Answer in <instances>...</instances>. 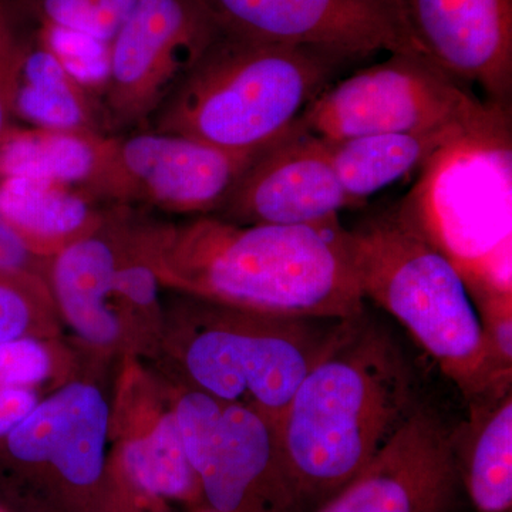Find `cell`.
<instances>
[{
    "instance_id": "1",
    "label": "cell",
    "mask_w": 512,
    "mask_h": 512,
    "mask_svg": "<svg viewBox=\"0 0 512 512\" xmlns=\"http://www.w3.org/2000/svg\"><path fill=\"white\" fill-rule=\"evenodd\" d=\"M137 239L160 282L197 298L308 318L345 320L365 312L339 218L242 225L202 215L180 227L144 229Z\"/></svg>"
},
{
    "instance_id": "2",
    "label": "cell",
    "mask_w": 512,
    "mask_h": 512,
    "mask_svg": "<svg viewBox=\"0 0 512 512\" xmlns=\"http://www.w3.org/2000/svg\"><path fill=\"white\" fill-rule=\"evenodd\" d=\"M417 406L412 367L392 333L366 312L350 319L279 420L306 510L350 483Z\"/></svg>"
},
{
    "instance_id": "3",
    "label": "cell",
    "mask_w": 512,
    "mask_h": 512,
    "mask_svg": "<svg viewBox=\"0 0 512 512\" xmlns=\"http://www.w3.org/2000/svg\"><path fill=\"white\" fill-rule=\"evenodd\" d=\"M363 298L399 320L467 399L510 386L495 365L466 282L433 232L406 212L343 228Z\"/></svg>"
},
{
    "instance_id": "4",
    "label": "cell",
    "mask_w": 512,
    "mask_h": 512,
    "mask_svg": "<svg viewBox=\"0 0 512 512\" xmlns=\"http://www.w3.org/2000/svg\"><path fill=\"white\" fill-rule=\"evenodd\" d=\"M346 63L319 50L221 30L147 128L232 153H258L299 120Z\"/></svg>"
},
{
    "instance_id": "5",
    "label": "cell",
    "mask_w": 512,
    "mask_h": 512,
    "mask_svg": "<svg viewBox=\"0 0 512 512\" xmlns=\"http://www.w3.org/2000/svg\"><path fill=\"white\" fill-rule=\"evenodd\" d=\"M198 299L185 315L180 338L191 389L278 424L299 384L350 320L278 315Z\"/></svg>"
},
{
    "instance_id": "6",
    "label": "cell",
    "mask_w": 512,
    "mask_h": 512,
    "mask_svg": "<svg viewBox=\"0 0 512 512\" xmlns=\"http://www.w3.org/2000/svg\"><path fill=\"white\" fill-rule=\"evenodd\" d=\"M326 141L384 133L458 130L487 143H507V109L483 104L429 60L406 53L329 84L299 117Z\"/></svg>"
},
{
    "instance_id": "7",
    "label": "cell",
    "mask_w": 512,
    "mask_h": 512,
    "mask_svg": "<svg viewBox=\"0 0 512 512\" xmlns=\"http://www.w3.org/2000/svg\"><path fill=\"white\" fill-rule=\"evenodd\" d=\"M174 416L202 500L217 512H306L279 424L239 404L185 390Z\"/></svg>"
},
{
    "instance_id": "8",
    "label": "cell",
    "mask_w": 512,
    "mask_h": 512,
    "mask_svg": "<svg viewBox=\"0 0 512 512\" xmlns=\"http://www.w3.org/2000/svg\"><path fill=\"white\" fill-rule=\"evenodd\" d=\"M220 32L202 0H138L106 47L96 90L106 133L147 128L178 79Z\"/></svg>"
},
{
    "instance_id": "9",
    "label": "cell",
    "mask_w": 512,
    "mask_h": 512,
    "mask_svg": "<svg viewBox=\"0 0 512 512\" xmlns=\"http://www.w3.org/2000/svg\"><path fill=\"white\" fill-rule=\"evenodd\" d=\"M261 151L232 153L151 128L107 134L96 170L82 191L93 200L143 202L165 211L215 214Z\"/></svg>"
},
{
    "instance_id": "10",
    "label": "cell",
    "mask_w": 512,
    "mask_h": 512,
    "mask_svg": "<svg viewBox=\"0 0 512 512\" xmlns=\"http://www.w3.org/2000/svg\"><path fill=\"white\" fill-rule=\"evenodd\" d=\"M202 3L221 30L248 39L319 50L348 63L377 52L424 57L407 28L399 0Z\"/></svg>"
},
{
    "instance_id": "11",
    "label": "cell",
    "mask_w": 512,
    "mask_h": 512,
    "mask_svg": "<svg viewBox=\"0 0 512 512\" xmlns=\"http://www.w3.org/2000/svg\"><path fill=\"white\" fill-rule=\"evenodd\" d=\"M460 487L456 431L419 404L377 456L315 512H453Z\"/></svg>"
},
{
    "instance_id": "12",
    "label": "cell",
    "mask_w": 512,
    "mask_h": 512,
    "mask_svg": "<svg viewBox=\"0 0 512 512\" xmlns=\"http://www.w3.org/2000/svg\"><path fill=\"white\" fill-rule=\"evenodd\" d=\"M352 207L328 144L296 121L249 163L212 215L242 225L322 224Z\"/></svg>"
},
{
    "instance_id": "13",
    "label": "cell",
    "mask_w": 512,
    "mask_h": 512,
    "mask_svg": "<svg viewBox=\"0 0 512 512\" xmlns=\"http://www.w3.org/2000/svg\"><path fill=\"white\" fill-rule=\"evenodd\" d=\"M110 409L104 394L74 382L43 402L3 439L6 454L23 467L49 470L79 508L96 512L107 478Z\"/></svg>"
},
{
    "instance_id": "14",
    "label": "cell",
    "mask_w": 512,
    "mask_h": 512,
    "mask_svg": "<svg viewBox=\"0 0 512 512\" xmlns=\"http://www.w3.org/2000/svg\"><path fill=\"white\" fill-rule=\"evenodd\" d=\"M421 55L451 80L510 109L512 0H399Z\"/></svg>"
},
{
    "instance_id": "15",
    "label": "cell",
    "mask_w": 512,
    "mask_h": 512,
    "mask_svg": "<svg viewBox=\"0 0 512 512\" xmlns=\"http://www.w3.org/2000/svg\"><path fill=\"white\" fill-rule=\"evenodd\" d=\"M123 254L104 217L99 227L49 259L47 286L63 318L90 345L107 348L120 339L121 323L110 298Z\"/></svg>"
},
{
    "instance_id": "16",
    "label": "cell",
    "mask_w": 512,
    "mask_h": 512,
    "mask_svg": "<svg viewBox=\"0 0 512 512\" xmlns=\"http://www.w3.org/2000/svg\"><path fill=\"white\" fill-rule=\"evenodd\" d=\"M16 116L29 127L107 134L96 90L36 28L20 74Z\"/></svg>"
},
{
    "instance_id": "17",
    "label": "cell",
    "mask_w": 512,
    "mask_h": 512,
    "mask_svg": "<svg viewBox=\"0 0 512 512\" xmlns=\"http://www.w3.org/2000/svg\"><path fill=\"white\" fill-rule=\"evenodd\" d=\"M473 140L463 131L384 133L326 141L333 170L355 207L439 156L441 151ZM477 141V140H476Z\"/></svg>"
},
{
    "instance_id": "18",
    "label": "cell",
    "mask_w": 512,
    "mask_h": 512,
    "mask_svg": "<svg viewBox=\"0 0 512 512\" xmlns=\"http://www.w3.org/2000/svg\"><path fill=\"white\" fill-rule=\"evenodd\" d=\"M93 201L69 185L0 178V214L36 254L47 259L99 227L104 217Z\"/></svg>"
},
{
    "instance_id": "19",
    "label": "cell",
    "mask_w": 512,
    "mask_h": 512,
    "mask_svg": "<svg viewBox=\"0 0 512 512\" xmlns=\"http://www.w3.org/2000/svg\"><path fill=\"white\" fill-rule=\"evenodd\" d=\"M474 407V427L463 448L456 446L458 473L478 512H510L512 507L511 386L488 394Z\"/></svg>"
},
{
    "instance_id": "20",
    "label": "cell",
    "mask_w": 512,
    "mask_h": 512,
    "mask_svg": "<svg viewBox=\"0 0 512 512\" xmlns=\"http://www.w3.org/2000/svg\"><path fill=\"white\" fill-rule=\"evenodd\" d=\"M107 134L18 127L0 147V178L23 177L82 190Z\"/></svg>"
},
{
    "instance_id": "21",
    "label": "cell",
    "mask_w": 512,
    "mask_h": 512,
    "mask_svg": "<svg viewBox=\"0 0 512 512\" xmlns=\"http://www.w3.org/2000/svg\"><path fill=\"white\" fill-rule=\"evenodd\" d=\"M120 470L128 488L141 497L204 504L173 412L165 413L144 436L124 444Z\"/></svg>"
},
{
    "instance_id": "22",
    "label": "cell",
    "mask_w": 512,
    "mask_h": 512,
    "mask_svg": "<svg viewBox=\"0 0 512 512\" xmlns=\"http://www.w3.org/2000/svg\"><path fill=\"white\" fill-rule=\"evenodd\" d=\"M33 28L67 33L107 47L138 0H16Z\"/></svg>"
},
{
    "instance_id": "23",
    "label": "cell",
    "mask_w": 512,
    "mask_h": 512,
    "mask_svg": "<svg viewBox=\"0 0 512 512\" xmlns=\"http://www.w3.org/2000/svg\"><path fill=\"white\" fill-rule=\"evenodd\" d=\"M33 30L16 0H0V147L19 127L16 101Z\"/></svg>"
},
{
    "instance_id": "24",
    "label": "cell",
    "mask_w": 512,
    "mask_h": 512,
    "mask_svg": "<svg viewBox=\"0 0 512 512\" xmlns=\"http://www.w3.org/2000/svg\"><path fill=\"white\" fill-rule=\"evenodd\" d=\"M47 292L45 279L0 274V343L37 336L46 318Z\"/></svg>"
},
{
    "instance_id": "25",
    "label": "cell",
    "mask_w": 512,
    "mask_h": 512,
    "mask_svg": "<svg viewBox=\"0 0 512 512\" xmlns=\"http://www.w3.org/2000/svg\"><path fill=\"white\" fill-rule=\"evenodd\" d=\"M52 353L37 336L0 343V384L2 386H39L52 375Z\"/></svg>"
},
{
    "instance_id": "26",
    "label": "cell",
    "mask_w": 512,
    "mask_h": 512,
    "mask_svg": "<svg viewBox=\"0 0 512 512\" xmlns=\"http://www.w3.org/2000/svg\"><path fill=\"white\" fill-rule=\"evenodd\" d=\"M49 259L36 254L0 214V274L45 279Z\"/></svg>"
},
{
    "instance_id": "27",
    "label": "cell",
    "mask_w": 512,
    "mask_h": 512,
    "mask_svg": "<svg viewBox=\"0 0 512 512\" xmlns=\"http://www.w3.org/2000/svg\"><path fill=\"white\" fill-rule=\"evenodd\" d=\"M39 402L33 387L0 384V441L33 412Z\"/></svg>"
},
{
    "instance_id": "28",
    "label": "cell",
    "mask_w": 512,
    "mask_h": 512,
    "mask_svg": "<svg viewBox=\"0 0 512 512\" xmlns=\"http://www.w3.org/2000/svg\"><path fill=\"white\" fill-rule=\"evenodd\" d=\"M197 512H217L214 510H211L210 507H207V505L202 504L200 508H198Z\"/></svg>"
},
{
    "instance_id": "29",
    "label": "cell",
    "mask_w": 512,
    "mask_h": 512,
    "mask_svg": "<svg viewBox=\"0 0 512 512\" xmlns=\"http://www.w3.org/2000/svg\"><path fill=\"white\" fill-rule=\"evenodd\" d=\"M117 512H128L127 510H120V511H117Z\"/></svg>"
}]
</instances>
